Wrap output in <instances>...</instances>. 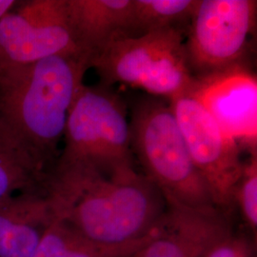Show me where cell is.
I'll use <instances>...</instances> for the list:
<instances>
[{"label":"cell","mask_w":257,"mask_h":257,"mask_svg":"<svg viewBox=\"0 0 257 257\" xmlns=\"http://www.w3.org/2000/svg\"><path fill=\"white\" fill-rule=\"evenodd\" d=\"M58 55L84 56L75 43L68 13L59 4L31 2L1 20L0 69Z\"/></svg>","instance_id":"cell-8"},{"label":"cell","mask_w":257,"mask_h":257,"mask_svg":"<svg viewBox=\"0 0 257 257\" xmlns=\"http://www.w3.org/2000/svg\"><path fill=\"white\" fill-rule=\"evenodd\" d=\"M190 92L241 149L256 152V75L247 65L194 78Z\"/></svg>","instance_id":"cell-9"},{"label":"cell","mask_w":257,"mask_h":257,"mask_svg":"<svg viewBox=\"0 0 257 257\" xmlns=\"http://www.w3.org/2000/svg\"><path fill=\"white\" fill-rule=\"evenodd\" d=\"M127 164H134V155L125 103L109 87L84 84L69 112L55 165L107 170Z\"/></svg>","instance_id":"cell-5"},{"label":"cell","mask_w":257,"mask_h":257,"mask_svg":"<svg viewBox=\"0 0 257 257\" xmlns=\"http://www.w3.org/2000/svg\"><path fill=\"white\" fill-rule=\"evenodd\" d=\"M197 4L198 0H133L128 37L164 29H187Z\"/></svg>","instance_id":"cell-15"},{"label":"cell","mask_w":257,"mask_h":257,"mask_svg":"<svg viewBox=\"0 0 257 257\" xmlns=\"http://www.w3.org/2000/svg\"><path fill=\"white\" fill-rule=\"evenodd\" d=\"M231 232L223 211L197 210L167 203L156 235L136 257H203Z\"/></svg>","instance_id":"cell-10"},{"label":"cell","mask_w":257,"mask_h":257,"mask_svg":"<svg viewBox=\"0 0 257 257\" xmlns=\"http://www.w3.org/2000/svg\"><path fill=\"white\" fill-rule=\"evenodd\" d=\"M89 69L86 57L74 55L0 69V110L50 173Z\"/></svg>","instance_id":"cell-2"},{"label":"cell","mask_w":257,"mask_h":257,"mask_svg":"<svg viewBox=\"0 0 257 257\" xmlns=\"http://www.w3.org/2000/svg\"><path fill=\"white\" fill-rule=\"evenodd\" d=\"M130 128L133 155L166 202L217 209L193 164L170 102L152 95L140 97L133 106Z\"/></svg>","instance_id":"cell-3"},{"label":"cell","mask_w":257,"mask_h":257,"mask_svg":"<svg viewBox=\"0 0 257 257\" xmlns=\"http://www.w3.org/2000/svg\"><path fill=\"white\" fill-rule=\"evenodd\" d=\"M186 31L164 29L111 41L89 62L102 85L120 83L168 101L190 92L194 78L185 55Z\"/></svg>","instance_id":"cell-4"},{"label":"cell","mask_w":257,"mask_h":257,"mask_svg":"<svg viewBox=\"0 0 257 257\" xmlns=\"http://www.w3.org/2000/svg\"><path fill=\"white\" fill-rule=\"evenodd\" d=\"M75 43L90 60L111 41L128 37L133 0H66Z\"/></svg>","instance_id":"cell-12"},{"label":"cell","mask_w":257,"mask_h":257,"mask_svg":"<svg viewBox=\"0 0 257 257\" xmlns=\"http://www.w3.org/2000/svg\"><path fill=\"white\" fill-rule=\"evenodd\" d=\"M203 257H254V254L247 239L230 232L216 242Z\"/></svg>","instance_id":"cell-17"},{"label":"cell","mask_w":257,"mask_h":257,"mask_svg":"<svg viewBox=\"0 0 257 257\" xmlns=\"http://www.w3.org/2000/svg\"><path fill=\"white\" fill-rule=\"evenodd\" d=\"M193 164L207 185L215 207L226 213L244 165L242 150L190 92L170 100Z\"/></svg>","instance_id":"cell-7"},{"label":"cell","mask_w":257,"mask_h":257,"mask_svg":"<svg viewBox=\"0 0 257 257\" xmlns=\"http://www.w3.org/2000/svg\"><path fill=\"white\" fill-rule=\"evenodd\" d=\"M55 220L45 189L0 201V257H32Z\"/></svg>","instance_id":"cell-11"},{"label":"cell","mask_w":257,"mask_h":257,"mask_svg":"<svg viewBox=\"0 0 257 257\" xmlns=\"http://www.w3.org/2000/svg\"><path fill=\"white\" fill-rule=\"evenodd\" d=\"M157 226L146 236L123 244H104L85 237L55 219L32 257H132L156 235Z\"/></svg>","instance_id":"cell-14"},{"label":"cell","mask_w":257,"mask_h":257,"mask_svg":"<svg viewBox=\"0 0 257 257\" xmlns=\"http://www.w3.org/2000/svg\"><path fill=\"white\" fill-rule=\"evenodd\" d=\"M17 0H0V22L3 18L18 5Z\"/></svg>","instance_id":"cell-18"},{"label":"cell","mask_w":257,"mask_h":257,"mask_svg":"<svg viewBox=\"0 0 257 257\" xmlns=\"http://www.w3.org/2000/svg\"><path fill=\"white\" fill-rule=\"evenodd\" d=\"M45 193L55 219L104 244L143 238L167 208L163 194L134 164L107 170L55 165Z\"/></svg>","instance_id":"cell-1"},{"label":"cell","mask_w":257,"mask_h":257,"mask_svg":"<svg viewBox=\"0 0 257 257\" xmlns=\"http://www.w3.org/2000/svg\"><path fill=\"white\" fill-rule=\"evenodd\" d=\"M243 219L254 233L257 229V154L249 153L234 193Z\"/></svg>","instance_id":"cell-16"},{"label":"cell","mask_w":257,"mask_h":257,"mask_svg":"<svg viewBox=\"0 0 257 257\" xmlns=\"http://www.w3.org/2000/svg\"><path fill=\"white\" fill-rule=\"evenodd\" d=\"M50 172L0 110V201L44 190Z\"/></svg>","instance_id":"cell-13"},{"label":"cell","mask_w":257,"mask_h":257,"mask_svg":"<svg viewBox=\"0 0 257 257\" xmlns=\"http://www.w3.org/2000/svg\"><path fill=\"white\" fill-rule=\"evenodd\" d=\"M256 18L255 0H198L184 42L193 78L246 65Z\"/></svg>","instance_id":"cell-6"},{"label":"cell","mask_w":257,"mask_h":257,"mask_svg":"<svg viewBox=\"0 0 257 257\" xmlns=\"http://www.w3.org/2000/svg\"><path fill=\"white\" fill-rule=\"evenodd\" d=\"M136 255H137V254H135V255H134V256H132V257H136Z\"/></svg>","instance_id":"cell-19"}]
</instances>
